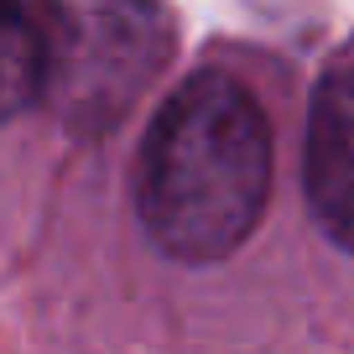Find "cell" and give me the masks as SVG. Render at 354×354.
Here are the masks:
<instances>
[{
    "label": "cell",
    "instance_id": "cell-1",
    "mask_svg": "<svg viewBox=\"0 0 354 354\" xmlns=\"http://www.w3.org/2000/svg\"><path fill=\"white\" fill-rule=\"evenodd\" d=\"M271 193V125L230 73H193L167 94L136 162V214L183 266L234 255Z\"/></svg>",
    "mask_w": 354,
    "mask_h": 354
},
{
    "label": "cell",
    "instance_id": "cell-2",
    "mask_svg": "<svg viewBox=\"0 0 354 354\" xmlns=\"http://www.w3.org/2000/svg\"><path fill=\"white\" fill-rule=\"evenodd\" d=\"M172 26L156 0H88L84 21H68L53 94L68 131L104 136L167 63Z\"/></svg>",
    "mask_w": 354,
    "mask_h": 354
},
{
    "label": "cell",
    "instance_id": "cell-3",
    "mask_svg": "<svg viewBox=\"0 0 354 354\" xmlns=\"http://www.w3.org/2000/svg\"><path fill=\"white\" fill-rule=\"evenodd\" d=\"M302 188L318 230L354 250V68H339L318 84L302 146Z\"/></svg>",
    "mask_w": 354,
    "mask_h": 354
},
{
    "label": "cell",
    "instance_id": "cell-4",
    "mask_svg": "<svg viewBox=\"0 0 354 354\" xmlns=\"http://www.w3.org/2000/svg\"><path fill=\"white\" fill-rule=\"evenodd\" d=\"M0 42H6V57H0L6 115H21L53 94L63 42H68V16L57 11V0H6Z\"/></svg>",
    "mask_w": 354,
    "mask_h": 354
}]
</instances>
